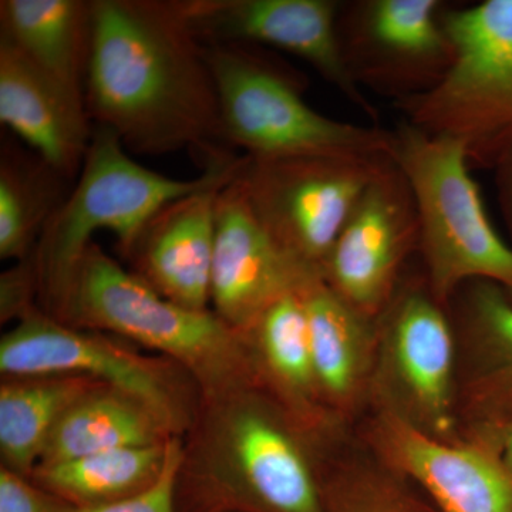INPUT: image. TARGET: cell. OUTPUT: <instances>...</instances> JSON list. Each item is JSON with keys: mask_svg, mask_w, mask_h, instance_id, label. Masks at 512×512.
I'll use <instances>...</instances> for the list:
<instances>
[{"mask_svg": "<svg viewBox=\"0 0 512 512\" xmlns=\"http://www.w3.org/2000/svg\"><path fill=\"white\" fill-rule=\"evenodd\" d=\"M55 318L99 330L146 348L183 367L201 397L258 383L244 332L211 311L168 301L96 241L74 269Z\"/></svg>", "mask_w": 512, "mask_h": 512, "instance_id": "3957f363", "label": "cell"}, {"mask_svg": "<svg viewBox=\"0 0 512 512\" xmlns=\"http://www.w3.org/2000/svg\"><path fill=\"white\" fill-rule=\"evenodd\" d=\"M99 382L82 376H5L0 384L2 467L32 476L63 414Z\"/></svg>", "mask_w": 512, "mask_h": 512, "instance_id": "7402d4cb", "label": "cell"}, {"mask_svg": "<svg viewBox=\"0 0 512 512\" xmlns=\"http://www.w3.org/2000/svg\"><path fill=\"white\" fill-rule=\"evenodd\" d=\"M494 173L501 212L512 237V147L495 165Z\"/></svg>", "mask_w": 512, "mask_h": 512, "instance_id": "1f68e13d", "label": "cell"}, {"mask_svg": "<svg viewBox=\"0 0 512 512\" xmlns=\"http://www.w3.org/2000/svg\"><path fill=\"white\" fill-rule=\"evenodd\" d=\"M0 373L89 377L146 403L178 437L190 430L201 406L197 383L177 363L131 349L109 333L67 325L40 306L0 339Z\"/></svg>", "mask_w": 512, "mask_h": 512, "instance_id": "ba28073f", "label": "cell"}, {"mask_svg": "<svg viewBox=\"0 0 512 512\" xmlns=\"http://www.w3.org/2000/svg\"><path fill=\"white\" fill-rule=\"evenodd\" d=\"M84 100L90 120L144 156L221 143L204 45L181 0H92Z\"/></svg>", "mask_w": 512, "mask_h": 512, "instance_id": "6da1fadb", "label": "cell"}, {"mask_svg": "<svg viewBox=\"0 0 512 512\" xmlns=\"http://www.w3.org/2000/svg\"><path fill=\"white\" fill-rule=\"evenodd\" d=\"M92 36V0L0 2V39L83 97Z\"/></svg>", "mask_w": 512, "mask_h": 512, "instance_id": "ffe728a7", "label": "cell"}, {"mask_svg": "<svg viewBox=\"0 0 512 512\" xmlns=\"http://www.w3.org/2000/svg\"><path fill=\"white\" fill-rule=\"evenodd\" d=\"M393 131V161L416 201L419 252L434 298L448 308L468 282L487 281L512 299V247L488 217L464 148L406 121Z\"/></svg>", "mask_w": 512, "mask_h": 512, "instance_id": "8992f818", "label": "cell"}, {"mask_svg": "<svg viewBox=\"0 0 512 512\" xmlns=\"http://www.w3.org/2000/svg\"><path fill=\"white\" fill-rule=\"evenodd\" d=\"M464 413L468 423L511 419L512 376H474L464 390Z\"/></svg>", "mask_w": 512, "mask_h": 512, "instance_id": "83f0119b", "label": "cell"}, {"mask_svg": "<svg viewBox=\"0 0 512 512\" xmlns=\"http://www.w3.org/2000/svg\"><path fill=\"white\" fill-rule=\"evenodd\" d=\"M183 458V437L171 443L170 457L163 476L143 493L96 507H73L57 500L53 512H178V473Z\"/></svg>", "mask_w": 512, "mask_h": 512, "instance_id": "4316f807", "label": "cell"}, {"mask_svg": "<svg viewBox=\"0 0 512 512\" xmlns=\"http://www.w3.org/2000/svg\"><path fill=\"white\" fill-rule=\"evenodd\" d=\"M56 504L29 477L0 466V512H53Z\"/></svg>", "mask_w": 512, "mask_h": 512, "instance_id": "f546056e", "label": "cell"}, {"mask_svg": "<svg viewBox=\"0 0 512 512\" xmlns=\"http://www.w3.org/2000/svg\"><path fill=\"white\" fill-rule=\"evenodd\" d=\"M74 181L12 140L0 146V259L23 261L69 197Z\"/></svg>", "mask_w": 512, "mask_h": 512, "instance_id": "cb8c5ba5", "label": "cell"}, {"mask_svg": "<svg viewBox=\"0 0 512 512\" xmlns=\"http://www.w3.org/2000/svg\"><path fill=\"white\" fill-rule=\"evenodd\" d=\"M315 278L259 222L238 177L225 185L215 210L211 311L245 332L269 306Z\"/></svg>", "mask_w": 512, "mask_h": 512, "instance_id": "9a60e30c", "label": "cell"}, {"mask_svg": "<svg viewBox=\"0 0 512 512\" xmlns=\"http://www.w3.org/2000/svg\"><path fill=\"white\" fill-rule=\"evenodd\" d=\"M204 156L205 167L197 178L178 180L144 167L113 131L94 126L92 143L72 191L33 251L40 308L55 315L96 232H113L124 255L161 208L192 192L231 183L247 160L221 147Z\"/></svg>", "mask_w": 512, "mask_h": 512, "instance_id": "277c9868", "label": "cell"}, {"mask_svg": "<svg viewBox=\"0 0 512 512\" xmlns=\"http://www.w3.org/2000/svg\"><path fill=\"white\" fill-rule=\"evenodd\" d=\"M454 47L446 76L393 106L410 126L457 141L471 168L494 170L512 147V0L444 10Z\"/></svg>", "mask_w": 512, "mask_h": 512, "instance_id": "52a82bcc", "label": "cell"}, {"mask_svg": "<svg viewBox=\"0 0 512 512\" xmlns=\"http://www.w3.org/2000/svg\"><path fill=\"white\" fill-rule=\"evenodd\" d=\"M39 299V276L35 255L30 254L13 268L3 272L0 278V316L2 322L22 319L36 309L35 298Z\"/></svg>", "mask_w": 512, "mask_h": 512, "instance_id": "f1b7e54d", "label": "cell"}, {"mask_svg": "<svg viewBox=\"0 0 512 512\" xmlns=\"http://www.w3.org/2000/svg\"><path fill=\"white\" fill-rule=\"evenodd\" d=\"M0 123L64 177L76 181L94 130L86 100L2 39Z\"/></svg>", "mask_w": 512, "mask_h": 512, "instance_id": "e0dca14e", "label": "cell"}, {"mask_svg": "<svg viewBox=\"0 0 512 512\" xmlns=\"http://www.w3.org/2000/svg\"><path fill=\"white\" fill-rule=\"evenodd\" d=\"M244 333L259 384L316 440H329L340 423L320 394L301 293L269 306Z\"/></svg>", "mask_w": 512, "mask_h": 512, "instance_id": "ac0fdd59", "label": "cell"}, {"mask_svg": "<svg viewBox=\"0 0 512 512\" xmlns=\"http://www.w3.org/2000/svg\"><path fill=\"white\" fill-rule=\"evenodd\" d=\"M467 430L485 437L503 457L512 471V417L511 419L471 421Z\"/></svg>", "mask_w": 512, "mask_h": 512, "instance_id": "4dcf8cb0", "label": "cell"}, {"mask_svg": "<svg viewBox=\"0 0 512 512\" xmlns=\"http://www.w3.org/2000/svg\"><path fill=\"white\" fill-rule=\"evenodd\" d=\"M174 439L156 446L116 448L39 466L30 480L60 503L73 507L116 503L143 493L160 480Z\"/></svg>", "mask_w": 512, "mask_h": 512, "instance_id": "603a6c76", "label": "cell"}, {"mask_svg": "<svg viewBox=\"0 0 512 512\" xmlns=\"http://www.w3.org/2000/svg\"><path fill=\"white\" fill-rule=\"evenodd\" d=\"M419 247L413 191L392 161L360 198L320 278L350 308L376 322L402 282L407 258Z\"/></svg>", "mask_w": 512, "mask_h": 512, "instance_id": "7c38bea8", "label": "cell"}, {"mask_svg": "<svg viewBox=\"0 0 512 512\" xmlns=\"http://www.w3.org/2000/svg\"><path fill=\"white\" fill-rule=\"evenodd\" d=\"M450 309L426 276L400 282L376 320L377 348L369 400L434 439L460 440L456 332Z\"/></svg>", "mask_w": 512, "mask_h": 512, "instance_id": "9c48e42d", "label": "cell"}, {"mask_svg": "<svg viewBox=\"0 0 512 512\" xmlns=\"http://www.w3.org/2000/svg\"><path fill=\"white\" fill-rule=\"evenodd\" d=\"M301 296L320 394L332 416L342 423L369 399L376 322L350 308L322 278L309 282Z\"/></svg>", "mask_w": 512, "mask_h": 512, "instance_id": "d6986e66", "label": "cell"}, {"mask_svg": "<svg viewBox=\"0 0 512 512\" xmlns=\"http://www.w3.org/2000/svg\"><path fill=\"white\" fill-rule=\"evenodd\" d=\"M446 9L441 0L340 3V47L357 86L393 103L433 89L454 56L443 23Z\"/></svg>", "mask_w": 512, "mask_h": 512, "instance_id": "8fae6325", "label": "cell"}, {"mask_svg": "<svg viewBox=\"0 0 512 512\" xmlns=\"http://www.w3.org/2000/svg\"><path fill=\"white\" fill-rule=\"evenodd\" d=\"M228 184L204 188L165 205L123 255L133 274L184 308L211 309L215 210L218 194Z\"/></svg>", "mask_w": 512, "mask_h": 512, "instance_id": "2e32d148", "label": "cell"}, {"mask_svg": "<svg viewBox=\"0 0 512 512\" xmlns=\"http://www.w3.org/2000/svg\"><path fill=\"white\" fill-rule=\"evenodd\" d=\"M220 107L221 143L252 160L393 158L394 131L332 119L305 99L301 73L244 43H202Z\"/></svg>", "mask_w": 512, "mask_h": 512, "instance_id": "5b68a950", "label": "cell"}, {"mask_svg": "<svg viewBox=\"0 0 512 512\" xmlns=\"http://www.w3.org/2000/svg\"><path fill=\"white\" fill-rule=\"evenodd\" d=\"M202 43H244L308 63L373 121L379 113L350 74L338 33L340 0H181Z\"/></svg>", "mask_w": 512, "mask_h": 512, "instance_id": "5bb4252c", "label": "cell"}, {"mask_svg": "<svg viewBox=\"0 0 512 512\" xmlns=\"http://www.w3.org/2000/svg\"><path fill=\"white\" fill-rule=\"evenodd\" d=\"M365 436L373 457L416 485L437 512H512V471L480 434L434 439L376 409Z\"/></svg>", "mask_w": 512, "mask_h": 512, "instance_id": "4fadbf2b", "label": "cell"}, {"mask_svg": "<svg viewBox=\"0 0 512 512\" xmlns=\"http://www.w3.org/2000/svg\"><path fill=\"white\" fill-rule=\"evenodd\" d=\"M480 363L476 376H512V299L501 286L468 282L448 306Z\"/></svg>", "mask_w": 512, "mask_h": 512, "instance_id": "d4e9b609", "label": "cell"}, {"mask_svg": "<svg viewBox=\"0 0 512 512\" xmlns=\"http://www.w3.org/2000/svg\"><path fill=\"white\" fill-rule=\"evenodd\" d=\"M325 512H437L416 485L382 461L325 471Z\"/></svg>", "mask_w": 512, "mask_h": 512, "instance_id": "484cf974", "label": "cell"}, {"mask_svg": "<svg viewBox=\"0 0 512 512\" xmlns=\"http://www.w3.org/2000/svg\"><path fill=\"white\" fill-rule=\"evenodd\" d=\"M320 446L261 384L202 397L183 437L178 512H325Z\"/></svg>", "mask_w": 512, "mask_h": 512, "instance_id": "7a4b0ae2", "label": "cell"}, {"mask_svg": "<svg viewBox=\"0 0 512 512\" xmlns=\"http://www.w3.org/2000/svg\"><path fill=\"white\" fill-rule=\"evenodd\" d=\"M392 161L387 157H247L238 181L269 235L320 278L360 198Z\"/></svg>", "mask_w": 512, "mask_h": 512, "instance_id": "30bf717a", "label": "cell"}, {"mask_svg": "<svg viewBox=\"0 0 512 512\" xmlns=\"http://www.w3.org/2000/svg\"><path fill=\"white\" fill-rule=\"evenodd\" d=\"M174 437L167 421L146 403L99 384L63 414L39 466L116 448L156 446Z\"/></svg>", "mask_w": 512, "mask_h": 512, "instance_id": "44dd1931", "label": "cell"}]
</instances>
